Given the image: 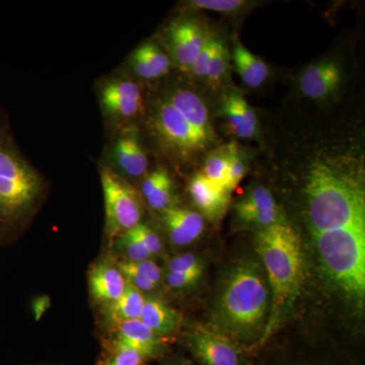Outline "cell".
Returning a JSON list of instances; mask_svg holds the SVG:
<instances>
[{
	"mask_svg": "<svg viewBox=\"0 0 365 365\" xmlns=\"http://www.w3.org/2000/svg\"><path fill=\"white\" fill-rule=\"evenodd\" d=\"M307 215L319 260L349 259L365 251V197L359 182L329 163L312 168Z\"/></svg>",
	"mask_w": 365,
	"mask_h": 365,
	"instance_id": "cell-1",
	"label": "cell"
},
{
	"mask_svg": "<svg viewBox=\"0 0 365 365\" xmlns=\"http://www.w3.org/2000/svg\"><path fill=\"white\" fill-rule=\"evenodd\" d=\"M48 192L47 180L21 150L9 112L0 106V244L25 232Z\"/></svg>",
	"mask_w": 365,
	"mask_h": 365,
	"instance_id": "cell-2",
	"label": "cell"
},
{
	"mask_svg": "<svg viewBox=\"0 0 365 365\" xmlns=\"http://www.w3.org/2000/svg\"><path fill=\"white\" fill-rule=\"evenodd\" d=\"M255 246L272 289V307L260 342L263 345L299 294L304 279V254L299 235L284 220L259 230Z\"/></svg>",
	"mask_w": 365,
	"mask_h": 365,
	"instance_id": "cell-3",
	"label": "cell"
},
{
	"mask_svg": "<svg viewBox=\"0 0 365 365\" xmlns=\"http://www.w3.org/2000/svg\"><path fill=\"white\" fill-rule=\"evenodd\" d=\"M268 302L267 287L258 264H240L228 276L220 297V323L235 335L250 337L263 324Z\"/></svg>",
	"mask_w": 365,
	"mask_h": 365,
	"instance_id": "cell-4",
	"label": "cell"
},
{
	"mask_svg": "<svg viewBox=\"0 0 365 365\" xmlns=\"http://www.w3.org/2000/svg\"><path fill=\"white\" fill-rule=\"evenodd\" d=\"M148 129L163 155L172 160H185L203 150L210 143V134L199 130L176 107L165 91L155 98Z\"/></svg>",
	"mask_w": 365,
	"mask_h": 365,
	"instance_id": "cell-5",
	"label": "cell"
},
{
	"mask_svg": "<svg viewBox=\"0 0 365 365\" xmlns=\"http://www.w3.org/2000/svg\"><path fill=\"white\" fill-rule=\"evenodd\" d=\"M98 173L104 195L105 234L108 241L113 242L141 223L143 201L130 182L103 163L98 165Z\"/></svg>",
	"mask_w": 365,
	"mask_h": 365,
	"instance_id": "cell-6",
	"label": "cell"
},
{
	"mask_svg": "<svg viewBox=\"0 0 365 365\" xmlns=\"http://www.w3.org/2000/svg\"><path fill=\"white\" fill-rule=\"evenodd\" d=\"M97 88L98 105L110 131L131 126L143 115V93L134 79L112 74L101 79Z\"/></svg>",
	"mask_w": 365,
	"mask_h": 365,
	"instance_id": "cell-7",
	"label": "cell"
},
{
	"mask_svg": "<svg viewBox=\"0 0 365 365\" xmlns=\"http://www.w3.org/2000/svg\"><path fill=\"white\" fill-rule=\"evenodd\" d=\"M105 160L101 162L126 181L145 177L150 160L144 150L135 125L112 132Z\"/></svg>",
	"mask_w": 365,
	"mask_h": 365,
	"instance_id": "cell-8",
	"label": "cell"
},
{
	"mask_svg": "<svg viewBox=\"0 0 365 365\" xmlns=\"http://www.w3.org/2000/svg\"><path fill=\"white\" fill-rule=\"evenodd\" d=\"M187 346L201 365H251L242 350L222 334L194 333Z\"/></svg>",
	"mask_w": 365,
	"mask_h": 365,
	"instance_id": "cell-9",
	"label": "cell"
},
{
	"mask_svg": "<svg viewBox=\"0 0 365 365\" xmlns=\"http://www.w3.org/2000/svg\"><path fill=\"white\" fill-rule=\"evenodd\" d=\"M208 38L195 21H175L168 29V54L180 68L189 71Z\"/></svg>",
	"mask_w": 365,
	"mask_h": 365,
	"instance_id": "cell-10",
	"label": "cell"
},
{
	"mask_svg": "<svg viewBox=\"0 0 365 365\" xmlns=\"http://www.w3.org/2000/svg\"><path fill=\"white\" fill-rule=\"evenodd\" d=\"M118 348L134 350L148 360L158 359L167 351L165 338L153 332L140 319H132L115 326L107 349Z\"/></svg>",
	"mask_w": 365,
	"mask_h": 365,
	"instance_id": "cell-11",
	"label": "cell"
},
{
	"mask_svg": "<svg viewBox=\"0 0 365 365\" xmlns=\"http://www.w3.org/2000/svg\"><path fill=\"white\" fill-rule=\"evenodd\" d=\"M88 281L91 297L95 302L106 306L119 299L128 287L117 262L109 259L98 261L91 266Z\"/></svg>",
	"mask_w": 365,
	"mask_h": 365,
	"instance_id": "cell-12",
	"label": "cell"
},
{
	"mask_svg": "<svg viewBox=\"0 0 365 365\" xmlns=\"http://www.w3.org/2000/svg\"><path fill=\"white\" fill-rule=\"evenodd\" d=\"M235 211L242 222L260 230L282 220L272 194L263 187L254 189L247 198L235 206Z\"/></svg>",
	"mask_w": 365,
	"mask_h": 365,
	"instance_id": "cell-13",
	"label": "cell"
},
{
	"mask_svg": "<svg viewBox=\"0 0 365 365\" xmlns=\"http://www.w3.org/2000/svg\"><path fill=\"white\" fill-rule=\"evenodd\" d=\"M170 64L168 52L153 41L139 45L128 59L129 71L143 81H155L167 76Z\"/></svg>",
	"mask_w": 365,
	"mask_h": 365,
	"instance_id": "cell-14",
	"label": "cell"
},
{
	"mask_svg": "<svg viewBox=\"0 0 365 365\" xmlns=\"http://www.w3.org/2000/svg\"><path fill=\"white\" fill-rule=\"evenodd\" d=\"M342 73L337 63L324 61L307 67L299 79L302 93L313 100H323L338 90Z\"/></svg>",
	"mask_w": 365,
	"mask_h": 365,
	"instance_id": "cell-15",
	"label": "cell"
},
{
	"mask_svg": "<svg viewBox=\"0 0 365 365\" xmlns=\"http://www.w3.org/2000/svg\"><path fill=\"white\" fill-rule=\"evenodd\" d=\"M163 222L175 246H188L195 242L204 230V217L200 213L181 207H170L163 211Z\"/></svg>",
	"mask_w": 365,
	"mask_h": 365,
	"instance_id": "cell-16",
	"label": "cell"
},
{
	"mask_svg": "<svg viewBox=\"0 0 365 365\" xmlns=\"http://www.w3.org/2000/svg\"><path fill=\"white\" fill-rule=\"evenodd\" d=\"M189 193L196 207L208 220H217L225 215L230 204L227 190L209 182L202 173H198L189 182Z\"/></svg>",
	"mask_w": 365,
	"mask_h": 365,
	"instance_id": "cell-17",
	"label": "cell"
},
{
	"mask_svg": "<svg viewBox=\"0 0 365 365\" xmlns=\"http://www.w3.org/2000/svg\"><path fill=\"white\" fill-rule=\"evenodd\" d=\"M223 112L235 135L245 139L255 136L258 127L256 113L240 93H228L223 102Z\"/></svg>",
	"mask_w": 365,
	"mask_h": 365,
	"instance_id": "cell-18",
	"label": "cell"
},
{
	"mask_svg": "<svg viewBox=\"0 0 365 365\" xmlns=\"http://www.w3.org/2000/svg\"><path fill=\"white\" fill-rule=\"evenodd\" d=\"M139 319L162 338L176 333L182 324L181 314L157 299L144 300Z\"/></svg>",
	"mask_w": 365,
	"mask_h": 365,
	"instance_id": "cell-19",
	"label": "cell"
},
{
	"mask_svg": "<svg viewBox=\"0 0 365 365\" xmlns=\"http://www.w3.org/2000/svg\"><path fill=\"white\" fill-rule=\"evenodd\" d=\"M117 265L123 273L127 284L143 294L153 292L162 281V269L151 259L140 262L121 260L117 262Z\"/></svg>",
	"mask_w": 365,
	"mask_h": 365,
	"instance_id": "cell-20",
	"label": "cell"
},
{
	"mask_svg": "<svg viewBox=\"0 0 365 365\" xmlns=\"http://www.w3.org/2000/svg\"><path fill=\"white\" fill-rule=\"evenodd\" d=\"M235 68L245 85L249 88H258L268 78L269 68L263 60L255 56L242 46L241 42L235 44L232 51Z\"/></svg>",
	"mask_w": 365,
	"mask_h": 365,
	"instance_id": "cell-21",
	"label": "cell"
},
{
	"mask_svg": "<svg viewBox=\"0 0 365 365\" xmlns=\"http://www.w3.org/2000/svg\"><path fill=\"white\" fill-rule=\"evenodd\" d=\"M144 294L128 285L121 297L106 306L105 318L113 327L123 322L139 319L144 304Z\"/></svg>",
	"mask_w": 365,
	"mask_h": 365,
	"instance_id": "cell-22",
	"label": "cell"
},
{
	"mask_svg": "<svg viewBox=\"0 0 365 365\" xmlns=\"http://www.w3.org/2000/svg\"><path fill=\"white\" fill-rule=\"evenodd\" d=\"M113 244L117 251L122 254L124 261L140 262L151 259L150 252L144 247L133 230L118 237Z\"/></svg>",
	"mask_w": 365,
	"mask_h": 365,
	"instance_id": "cell-23",
	"label": "cell"
},
{
	"mask_svg": "<svg viewBox=\"0 0 365 365\" xmlns=\"http://www.w3.org/2000/svg\"><path fill=\"white\" fill-rule=\"evenodd\" d=\"M227 155L225 157V155H211L206 160L202 174L209 182H212L215 186L227 190Z\"/></svg>",
	"mask_w": 365,
	"mask_h": 365,
	"instance_id": "cell-24",
	"label": "cell"
},
{
	"mask_svg": "<svg viewBox=\"0 0 365 365\" xmlns=\"http://www.w3.org/2000/svg\"><path fill=\"white\" fill-rule=\"evenodd\" d=\"M148 360L140 353L126 348L107 349L98 365H144Z\"/></svg>",
	"mask_w": 365,
	"mask_h": 365,
	"instance_id": "cell-25",
	"label": "cell"
},
{
	"mask_svg": "<svg viewBox=\"0 0 365 365\" xmlns=\"http://www.w3.org/2000/svg\"><path fill=\"white\" fill-rule=\"evenodd\" d=\"M168 273L195 274L202 275L203 264L195 255L186 253L170 259L168 263Z\"/></svg>",
	"mask_w": 365,
	"mask_h": 365,
	"instance_id": "cell-26",
	"label": "cell"
},
{
	"mask_svg": "<svg viewBox=\"0 0 365 365\" xmlns=\"http://www.w3.org/2000/svg\"><path fill=\"white\" fill-rule=\"evenodd\" d=\"M227 158L228 163L227 190L230 193L241 182L246 174V165L237 155V150L235 145H230Z\"/></svg>",
	"mask_w": 365,
	"mask_h": 365,
	"instance_id": "cell-27",
	"label": "cell"
},
{
	"mask_svg": "<svg viewBox=\"0 0 365 365\" xmlns=\"http://www.w3.org/2000/svg\"><path fill=\"white\" fill-rule=\"evenodd\" d=\"M218 43H220V41L210 37L206 41L202 49L197 55L195 61L192 64L191 68L189 69L194 76H198V78H206L209 64H210L211 59L215 55Z\"/></svg>",
	"mask_w": 365,
	"mask_h": 365,
	"instance_id": "cell-28",
	"label": "cell"
},
{
	"mask_svg": "<svg viewBox=\"0 0 365 365\" xmlns=\"http://www.w3.org/2000/svg\"><path fill=\"white\" fill-rule=\"evenodd\" d=\"M228 67V54L225 45L222 42L218 43L217 48L210 64H209L206 78L210 83H215L222 81L225 74L227 73Z\"/></svg>",
	"mask_w": 365,
	"mask_h": 365,
	"instance_id": "cell-29",
	"label": "cell"
},
{
	"mask_svg": "<svg viewBox=\"0 0 365 365\" xmlns=\"http://www.w3.org/2000/svg\"><path fill=\"white\" fill-rule=\"evenodd\" d=\"M132 230H134L139 240L143 242L144 247L150 252L151 257L157 256L163 251L162 240L158 237L157 232L148 225L141 222Z\"/></svg>",
	"mask_w": 365,
	"mask_h": 365,
	"instance_id": "cell-30",
	"label": "cell"
},
{
	"mask_svg": "<svg viewBox=\"0 0 365 365\" xmlns=\"http://www.w3.org/2000/svg\"><path fill=\"white\" fill-rule=\"evenodd\" d=\"M246 2L242 0H194L190 6L197 9H209L217 13H234L239 11Z\"/></svg>",
	"mask_w": 365,
	"mask_h": 365,
	"instance_id": "cell-31",
	"label": "cell"
},
{
	"mask_svg": "<svg viewBox=\"0 0 365 365\" xmlns=\"http://www.w3.org/2000/svg\"><path fill=\"white\" fill-rule=\"evenodd\" d=\"M148 207L155 211H163L170 207L173 200V181L165 182L160 189L144 199Z\"/></svg>",
	"mask_w": 365,
	"mask_h": 365,
	"instance_id": "cell-32",
	"label": "cell"
},
{
	"mask_svg": "<svg viewBox=\"0 0 365 365\" xmlns=\"http://www.w3.org/2000/svg\"><path fill=\"white\" fill-rule=\"evenodd\" d=\"M172 180L167 170L160 168V169L153 170L150 174L144 177L143 184H141L140 192L144 199L148 198L153 192L160 189L163 185Z\"/></svg>",
	"mask_w": 365,
	"mask_h": 365,
	"instance_id": "cell-33",
	"label": "cell"
},
{
	"mask_svg": "<svg viewBox=\"0 0 365 365\" xmlns=\"http://www.w3.org/2000/svg\"><path fill=\"white\" fill-rule=\"evenodd\" d=\"M201 275L195 274H167L168 285L173 289H184L195 284L200 279Z\"/></svg>",
	"mask_w": 365,
	"mask_h": 365,
	"instance_id": "cell-34",
	"label": "cell"
},
{
	"mask_svg": "<svg viewBox=\"0 0 365 365\" xmlns=\"http://www.w3.org/2000/svg\"><path fill=\"white\" fill-rule=\"evenodd\" d=\"M50 307V299L47 297H40L34 300L32 304L33 314H35L36 318L39 319L43 314L45 313L46 309Z\"/></svg>",
	"mask_w": 365,
	"mask_h": 365,
	"instance_id": "cell-35",
	"label": "cell"
},
{
	"mask_svg": "<svg viewBox=\"0 0 365 365\" xmlns=\"http://www.w3.org/2000/svg\"><path fill=\"white\" fill-rule=\"evenodd\" d=\"M162 365H195L193 362L190 361L189 359H182V357H172L165 360Z\"/></svg>",
	"mask_w": 365,
	"mask_h": 365,
	"instance_id": "cell-36",
	"label": "cell"
},
{
	"mask_svg": "<svg viewBox=\"0 0 365 365\" xmlns=\"http://www.w3.org/2000/svg\"><path fill=\"white\" fill-rule=\"evenodd\" d=\"M31 365H61V364H31Z\"/></svg>",
	"mask_w": 365,
	"mask_h": 365,
	"instance_id": "cell-37",
	"label": "cell"
}]
</instances>
